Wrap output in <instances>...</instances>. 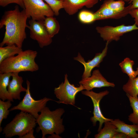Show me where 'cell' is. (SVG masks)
Wrapping results in <instances>:
<instances>
[{
	"instance_id": "25",
	"label": "cell",
	"mask_w": 138,
	"mask_h": 138,
	"mask_svg": "<svg viewBox=\"0 0 138 138\" xmlns=\"http://www.w3.org/2000/svg\"><path fill=\"white\" fill-rule=\"evenodd\" d=\"M79 20L82 23L89 24L96 21L94 13L87 10H83L78 15Z\"/></svg>"
},
{
	"instance_id": "19",
	"label": "cell",
	"mask_w": 138,
	"mask_h": 138,
	"mask_svg": "<svg viewBox=\"0 0 138 138\" xmlns=\"http://www.w3.org/2000/svg\"><path fill=\"white\" fill-rule=\"evenodd\" d=\"M22 51V48L15 44L0 47V63L6 59L18 54Z\"/></svg>"
},
{
	"instance_id": "33",
	"label": "cell",
	"mask_w": 138,
	"mask_h": 138,
	"mask_svg": "<svg viewBox=\"0 0 138 138\" xmlns=\"http://www.w3.org/2000/svg\"><path fill=\"white\" fill-rule=\"evenodd\" d=\"M117 0V1L121 0V1H123L125 2H129V0Z\"/></svg>"
},
{
	"instance_id": "7",
	"label": "cell",
	"mask_w": 138,
	"mask_h": 138,
	"mask_svg": "<svg viewBox=\"0 0 138 138\" xmlns=\"http://www.w3.org/2000/svg\"><path fill=\"white\" fill-rule=\"evenodd\" d=\"M84 90L83 86L80 85L78 87L70 83L67 74L65 75L64 82H62L59 86L54 89L56 97L59 100V103L74 106L76 95L79 92Z\"/></svg>"
},
{
	"instance_id": "9",
	"label": "cell",
	"mask_w": 138,
	"mask_h": 138,
	"mask_svg": "<svg viewBox=\"0 0 138 138\" xmlns=\"http://www.w3.org/2000/svg\"><path fill=\"white\" fill-rule=\"evenodd\" d=\"M81 92L83 94L90 97L92 101L94 106L93 116L90 118V120L93 126L96 125L97 121L99 122V125L98 130L99 132L102 129L104 123L107 121H110L113 119L105 117L102 113L100 106L101 100L103 97L108 95L109 92L107 90L98 93H95L92 90H82Z\"/></svg>"
},
{
	"instance_id": "26",
	"label": "cell",
	"mask_w": 138,
	"mask_h": 138,
	"mask_svg": "<svg viewBox=\"0 0 138 138\" xmlns=\"http://www.w3.org/2000/svg\"><path fill=\"white\" fill-rule=\"evenodd\" d=\"M11 102L9 100L5 101L0 100V127L3 120L6 119L9 114L10 110L8 109L12 105Z\"/></svg>"
},
{
	"instance_id": "12",
	"label": "cell",
	"mask_w": 138,
	"mask_h": 138,
	"mask_svg": "<svg viewBox=\"0 0 138 138\" xmlns=\"http://www.w3.org/2000/svg\"><path fill=\"white\" fill-rule=\"evenodd\" d=\"M79 83L83 86L84 90L89 91L95 88L110 87H114L115 86L113 83L108 81L98 70H94L90 76L82 79Z\"/></svg>"
},
{
	"instance_id": "29",
	"label": "cell",
	"mask_w": 138,
	"mask_h": 138,
	"mask_svg": "<svg viewBox=\"0 0 138 138\" xmlns=\"http://www.w3.org/2000/svg\"><path fill=\"white\" fill-rule=\"evenodd\" d=\"M134 19V24L137 26H138V8H134L131 9L129 14Z\"/></svg>"
},
{
	"instance_id": "17",
	"label": "cell",
	"mask_w": 138,
	"mask_h": 138,
	"mask_svg": "<svg viewBox=\"0 0 138 138\" xmlns=\"http://www.w3.org/2000/svg\"><path fill=\"white\" fill-rule=\"evenodd\" d=\"M12 74V73H0V98L3 101L9 100L12 102L14 101L7 89Z\"/></svg>"
},
{
	"instance_id": "3",
	"label": "cell",
	"mask_w": 138,
	"mask_h": 138,
	"mask_svg": "<svg viewBox=\"0 0 138 138\" xmlns=\"http://www.w3.org/2000/svg\"><path fill=\"white\" fill-rule=\"evenodd\" d=\"M64 112L62 108L53 111L46 106L43 109L36 119L37 123L42 132V138H45L47 134L51 135L55 133L59 135L63 132L65 128L61 117Z\"/></svg>"
},
{
	"instance_id": "5",
	"label": "cell",
	"mask_w": 138,
	"mask_h": 138,
	"mask_svg": "<svg viewBox=\"0 0 138 138\" xmlns=\"http://www.w3.org/2000/svg\"><path fill=\"white\" fill-rule=\"evenodd\" d=\"M27 91L22 100L17 106L12 108L10 111L19 110L21 111L29 113L37 119L43 109L46 106L48 102L52 99L45 97L40 100H36L31 96L30 90V82L26 81Z\"/></svg>"
},
{
	"instance_id": "30",
	"label": "cell",
	"mask_w": 138,
	"mask_h": 138,
	"mask_svg": "<svg viewBox=\"0 0 138 138\" xmlns=\"http://www.w3.org/2000/svg\"><path fill=\"white\" fill-rule=\"evenodd\" d=\"M34 129H33L23 135L21 138H35L34 136Z\"/></svg>"
},
{
	"instance_id": "2",
	"label": "cell",
	"mask_w": 138,
	"mask_h": 138,
	"mask_svg": "<svg viewBox=\"0 0 138 138\" xmlns=\"http://www.w3.org/2000/svg\"><path fill=\"white\" fill-rule=\"evenodd\" d=\"M37 54L36 51L29 49L6 59L0 63V73L37 71L39 67L35 60Z\"/></svg>"
},
{
	"instance_id": "32",
	"label": "cell",
	"mask_w": 138,
	"mask_h": 138,
	"mask_svg": "<svg viewBox=\"0 0 138 138\" xmlns=\"http://www.w3.org/2000/svg\"><path fill=\"white\" fill-rule=\"evenodd\" d=\"M128 3L131 4L132 9L138 8V0H129Z\"/></svg>"
},
{
	"instance_id": "4",
	"label": "cell",
	"mask_w": 138,
	"mask_h": 138,
	"mask_svg": "<svg viewBox=\"0 0 138 138\" xmlns=\"http://www.w3.org/2000/svg\"><path fill=\"white\" fill-rule=\"evenodd\" d=\"M36 123V119L32 115L21 111L3 129L2 134L6 138H10L16 135L21 138L34 129Z\"/></svg>"
},
{
	"instance_id": "10",
	"label": "cell",
	"mask_w": 138,
	"mask_h": 138,
	"mask_svg": "<svg viewBox=\"0 0 138 138\" xmlns=\"http://www.w3.org/2000/svg\"><path fill=\"white\" fill-rule=\"evenodd\" d=\"M43 21L31 19L29 21V25L27 27L29 29L30 38L36 41L41 48L50 45L52 41V38L45 28Z\"/></svg>"
},
{
	"instance_id": "20",
	"label": "cell",
	"mask_w": 138,
	"mask_h": 138,
	"mask_svg": "<svg viewBox=\"0 0 138 138\" xmlns=\"http://www.w3.org/2000/svg\"><path fill=\"white\" fill-rule=\"evenodd\" d=\"M104 126L98 133L95 135V138H113L117 132V128L111 121L105 122Z\"/></svg>"
},
{
	"instance_id": "18",
	"label": "cell",
	"mask_w": 138,
	"mask_h": 138,
	"mask_svg": "<svg viewBox=\"0 0 138 138\" xmlns=\"http://www.w3.org/2000/svg\"><path fill=\"white\" fill-rule=\"evenodd\" d=\"M43 23L47 31L52 38L59 32L60 29L59 23L53 16L46 17Z\"/></svg>"
},
{
	"instance_id": "34",
	"label": "cell",
	"mask_w": 138,
	"mask_h": 138,
	"mask_svg": "<svg viewBox=\"0 0 138 138\" xmlns=\"http://www.w3.org/2000/svg\"><path fill=\"white\" fill-rule=\"evenodd\" d=\"M137 75H138V67L137 68V70L136 71Z\"/></svg>"
},
{
	"instance_id": "1",
	"label": "cell",
	"mask_w": 138,
	"mask_h": 138,
	"mask_svg": "<svg viewBox=\"0 0 138 138\" xmlns=\"http://www.w3.org/2000/svg\"><path fill=\"white\" fill-rule=\"evenodd\" d=\"M28 17L25 9L20 11L18 6H16L13 10L5 11L0 21V28L5 26V31L0 47L15 44L20 48L26 38L25 31L28 25Z\"/></svg>"
},
{
	"instance_id": "13",
	"label": "cell",
	"mask_w": 138,
	"mask_h": 138,
	"mask_svg": "<svg viewBox=\"0 0 138 138\" xmlns=\"http://www.w3.org/2000/svg\"><path fill=\"white\" fill-rule=\"evenodd\" d=\"M131 4L125 7L121 11L114 10L101 5L100 8L94 13L96 21L107 19H119L129 14L132 9Z\"/></svg>"
},
{
	"instance_id": "24",
	"label": "cell",
	"mask_w": 138,
	"mask_h": 138,
	"mask_svg": "<svg viewBox=\"0 0 138 138\" xmlns=\"http://www.w3.org/2000/svg\"><path fill=\"white\" fill-rule=\"evenodd\" d=\"M125 5V2L123 1L105 0L101 5L114 10L121 11L124 9Z\"/></svg>"
},
{
	"instance_id": "23",
	"label": "cell",
	"mask_w": 138,
	"mask_h": 138,
	"mask_svg": "<svg viewBox=\"0 0 138 138\" xmlns=\"http://www.w3.org/2000/svg\"><path fill=\"white\" fill-rule=\"evenodd\" d=\"M130 105L133 109V112L128 116V120L133 124L138 125V98L126 95Z\"/></svg>"
},
{
	"instance_id": "16",
	"label": "cell",
	"mask_w": 138,
	"mask_h": 138,
	"mask_svg": "<svg viewBox=\"0 0 138 138\" xmlns=\"http://www.w3.org/2000/svg\"><path fill=\"white\" fill-rule=\"evenodd\" d=\"M111 121L117 127L118 132L125 134L129 138H138V125L127 124L118 119H113Z\"/></svg>"
},
{
	"instance_id": "27",
	"label": "cell",
	"mask_w": 138,
	"mask_h": 138,
	"mask_svg": "<svg viewBox=\"0 0 138 138\" xmlns=\"http://www.w3.org/2000/svg\"><path fill=\"white\" fill-rule=\"evenodd\" d=\"M50 7L53 11L54 15L58 16L59 14V11L63 8L62 0H43Z\"/></svg>"
},
{
	"instance_id": "22",
	"label": "cell",
	"mask_w": 138,
	"mask_h": 138,
	"mask_svg": "<svg viewBox=\"0 0 138 138\" xmlns=\"http://www.w3.org/2000/svg\"><path fill=\"white\" fill-rule=\"evenodd\" d=\"M134 64V61L128 57L124 59L119 64L122 72L126 74L130 78H134L137 75L136 71H134L133 68Z\"/></svg>"
},
{
	"instance_id": "6",
	"label": "cell",
	"mask_w": 138,
	"mask_h": 138,
	"mask_svg": "<svg viewBox=\"0 0 138 138\" xmlns=\"http://www.w3.org/2000/svg\"><path fill=\"white\" fill-rule=\"evenodd\" d=\"M23 1L28 18L44 20L46 17L54 15L50 6L43 0H23Z\"/></svg>"
},
{
	"instance_id": "31",
	"label": "cell",
	"mask_w": 138,
	"mask_h": 138,
	"mask_svg": "<svg viewBox=\"0 0 138 138\" xmlns=\"http://www.w3.org/2000/svg\"><path fill=\"white\" fill-rule=\"evenodd\" d=\"M113 138H129L125 134L122 132H117L114 135Z\"/></svg>"
},
{
	"instance_id": "8",
	"label": "cell",
	"mask_w": 138,
	"mask_h": 138,
	"mask_svg": "<svg viewBox=\"0 0 138 138\" xmlns=\"http://www.w3.org/2000/svg\"><path fill=\"white\" fill-rule=\"evenodd\" d=\"M96 29L103 40L109 43L113 41H118L120 37L125 33L138 30V26L135 24L128 26L122 24L114 27L109 26H97Z\"/></svg>"
},
{
	"instance_id": "15",
	"label": "cell",
	"mask_w": 138,
	"mask_h": 138,
	"mask_svg": "<svg viewBox=\"0 0 138 138\" xmlns=\"http://www.w3.org/2000/svg\"><path fill=\"white\" fill-rule=\"evenodd\" d=\"M19 73H12V79L10 80L8 87V90L13 99L20 100L21 92L27 91V88L23 87L22 84L24 82L22 77L19 76Z\"/></svg>"
},
{
	"instance_id": "28",
	"label": "cell",
	"mask_w": 138,
	"mask_h": 138,
	"mask_svg": "<svg viewBox=\"0 0 138 138\" xmlns=\"http://www.w3.org/2000/svg\"><path fill=\"white\" fill-rule=\"evenodd\" d=\"M12 3L16 4L23 9H25L23 0H0V6L3 7Z\"/></svg>"
},
{
	"instance_id": "14",
	"label": "cell",
	"mask_w": 138,
	"mask_h": 138,
	"mask_svg": "<svg viewBox=\"0 0 138 138\" xmlns=\"http://www.w3.org/2000/svg\"><path fill=\"white\" fill-rule=\"evenodd\" d=\"M63 8L68 14L73 15L84 7L90 8L97 4L98 0H62Z\"/></svg>"
},
{
	"instance_id": "11",
	"label": "cell",
	"mask_w": 138,
	"mask_h": 138,
	"mask_svg": "<svg viewBox=\"0 0 138 138\" xmlns=\"http://www.w3.org/2000/svg\"><path fill=\"white\" fill-rule=\"evenodd\" d=\"M109 43L106 42L105 48L101 52L96 53L94 57L91 60H89L87 62L85 61L84 58L79 53L77 56L74 59L82 63L84 67V70L82 75V79L89 77L91 75L92 70L95 67H99L103 59L106 55Z\"/></svg>"
},
{
	"instance_id": "21",
	"label": "cell",
	"mask_w": 138,
	"mask_h": 138,
	"mask_svg": "<svg viewBox=\"0 0 138 138\" xmlns=\"http://www.w3.org/2000/svg\"><path fill=\"white\" fill-rule=\"evenodd\" d=\"M122 89L126 95L138 97V76L133 79L129 78L127 82L123 85Z\"/></svg>"
}]
</instances>
